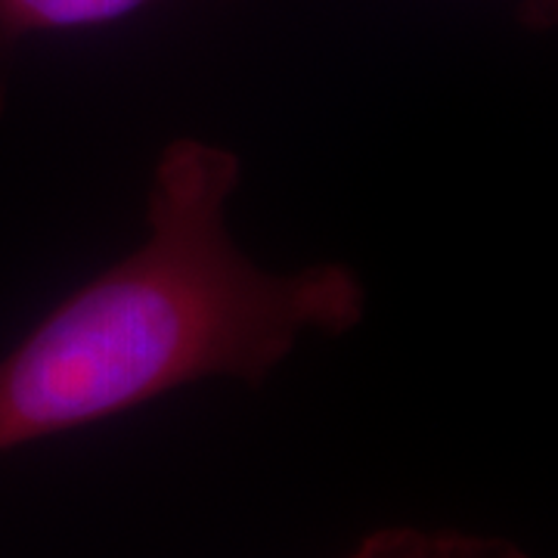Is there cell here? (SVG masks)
Returning a JSON list of instances; mask_svg holds the SVG:
<instances>
[{"instance_id":"obj_4","label":"cell","mask_w":558,"mask_h":558,"mask_svg":"<svg viewBox=\"0 0 558 558\" xmlns=\"http://www.w3.org/2000/svg\"><path fill=\"white\" fill-rule=\"evenodd\" d=\"M524 16L534 22V25H549L556 16V0H527L524 3Z\"/></svg>"},{"instance_id":"obj_2","label":"cell","mask_w":558,"mask_h":558,"mask_svg":"<svg viewBox=\"0 0 558 558\" xmlns=\"http://www.w3.org/2000/svg\"><path fill=\"white\" fill-rule=\"evenodd\" d=\"M153 0H0V112L22 40L128 20Z\"/></svg>"},{"instance_id":"obj_1","label":"cell","mask_w":558,"mask_h":558,"mask_svg":"<svg viewBox=\"0 0 558 558\" xmlns=\"http://www.w3.org/2000/svg\"><path fill=\"white\" fill-rule=\"evenodd\" d=\"M236 153L161 149L146 240L60 301L0 357V453L131 413L202 379L260 385L304 336H348L366 286L348 264L260 270L227 227Z\"/></svg>"},{"instance_id":"obj_3","label":"cell","mask_w":558,"mask_h":558,"mask_svg":"<svg viewBox=\"0 0 558 558\" xmlns=\"http://www.w3.org/2000/svg\"><path fill=\"white\" fill-rule=\"evenodd\" d=\"M344 558H531L512 539L465 534V531H422L385 527L363 537Z\"/></svg>"}]
</instances>
